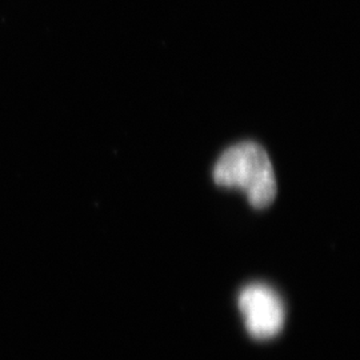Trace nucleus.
<instances>
[{
	"label": "nucleus",
	"instance_id": "obj_1",
	"mask_svg": "<svg viewBox=\"0 0 360 360\" xmlns=\"http://www.w3.org/2000/svg\"><path fill=\"white\" fill-rule=\"evenodd\" d=\"M214 180L218 186L243 190L255 208L270 206L276 198L270 158L257 143H239L226 150L214 168Z\"/></svg>",
	"mask_w": 360,
	"mask_h": 360
},
{
	"label": "nucleus",
	"instance_id": "obj_2",
	"mask_svg": "<svg viewBox=\"0 0 360 360\" xmlns=\"http://www.w3.org/2000/svg\"><path fill=\"white\" fill-rule=\"evenodd\" d=\"M239 309L245 315L247 331L255 339H270L283 328V303L267 285L252 284L245 288L239 296Z\"/></svg>",
	"mask_w": 360,
	"mask_h": 360
}]
</instances>
